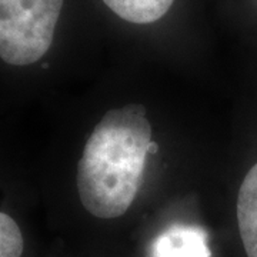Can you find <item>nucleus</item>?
Returning a JSON list of instances; mask_svg holds the SVG:
<instances>
[{
  "label": "nucleus",
  "mask_w": 257,
  "mask_h": 257,
  "mask_svg": "<svg viewBox=\"0 0 257 257\" xmlns=\"http://www.w3.org/2000/svg\"><path fill=\"white\" fill-rule=\"evenodd\" d=\"M152 143L143 106L107 111L93 128L77 166V190L84 209L100 219L124 214L140 189Z\"/></svg>",
  "instance_id": "f257e3e1"
},
{
  "label": "nucleus",
  "mask_w": 257,
  "mask_h": 257,
  "mask_svg": "<svg viewBox=\"0 0 257 257\" xmlns=\"http://www.w3.org/2000/svg\"><path fill=\"white\" fill-rule=\"evenodd\" d=\"M63 0H0V59L28 66L46 55Z\"/></svg>",
  "instance_id": "f03ea898"
},
{
  "label": "nucleus",
  "mask_w": 257,
  "mask_h": 257,
  "mask_svg": "<svg viewBox=\"0 0 257 257\" xmlns=\"http://www.w3.org/2000/svg\"><path fill=\"white\" fill-rule=\"evenodd\" d=\"M206 231L194 226H173L152 246V257H210Z\"/></svg>",
  "instance_id": "7ed1b4c3"
},
{
  "label": "nucleus",
  "mask_w": 257,
  "mask_h": 257,
  "mask_svg": "<svg viewBox=\"0 0 257 257\" xmlns=\"http://www.w3.org/2000/svg\"><path fill=\"white\" fill-rule=\"evenodd\" d=\"M237 221L247 257H257V163L244 177L237 197Z\"/></svg>",
  "instance_id": "20e7f679"
},
{
  "label": "nucleus",
  "mask_w": 257,
  "mask_h": 257,
  "mask_svg": "<svg viewBox=\"0 0 257 257\" xmlns=\"http://www.w3.org/2000/svg\"><path fill=\"white\" fill-rule=\"evenodd\" d=\"M119 18L130 23L147 25L162 19L175 0H103Z\"/></svg>",
  "instance_id": "39448f33"
},
{
  "label": "nucleus",
  "mask_w": 257,
  "mask_h": 257,
  "mask_svg": "<svg viewBox=\"0 0 257 257\" xmlns=\"http://www.w3.org/2000/svg\"><path fill=\"white\" fill-rule=\"evenodd\" d=\"M25 240L15 219L0 211V257H22Z\"/></svg>",
  "instance_id": "423d86ee"
}]
</instances>
